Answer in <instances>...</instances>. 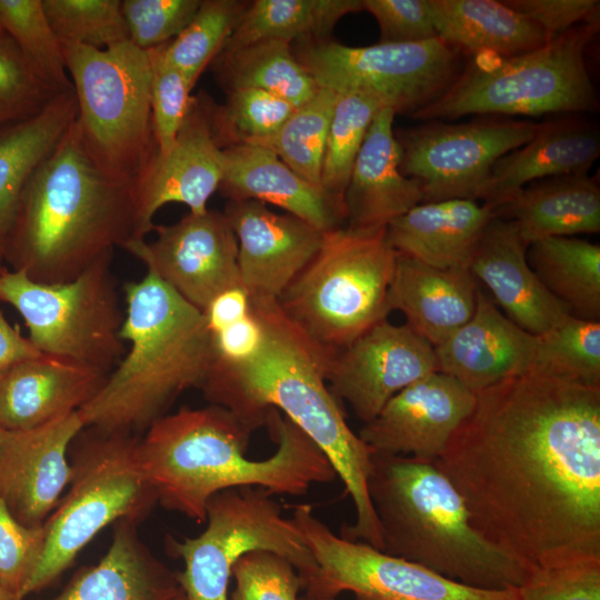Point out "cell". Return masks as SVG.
Listing matches in <instances>:
<instances>
[{
    "label": "cell",
    "instance_id": "obj_1",
    "mask_svg": "<svg viewBox=\"0 0 600 600\" xmlns=\"http://www.w3.org/2000/svg\"><path fill=\"white\" fill-rule=\"evenodd\" d=\"M433 463L530 573L600 560V388L542 371L499 381Z\"/></svg>",
    "mask_w": 600,
    "mask_h": 600
},
{
    "label": "cell",
    "instance_id": "obj_2",
    "mask_svg": "<svg viewBox=\"0 0 600 600\" xmlns=\"http://www.w3.org/2000/svg\"><path fill=\"white\" fill-rule=\"evenodd\" d=\"M266 329V343L251 362L236 368L211 366L201 387L204 398L234 413L252 431L278 410L326 454L350 494L356 521L341 537L383 549L378 518L368 493L374 451L349 427L327 378L337 350L310 339L283 312L278 300L251 298Z\"/></svg>",
    "mask_w": 600,
    "mask_h": 600
},
{
    "label": "cell",
    "instance_id": "obj_3",
    "mask_svg": "<svg viewBox=\"0 0 600 600\" xmlns=\"http://www.w3.org/2000/svg\"><path fill=\"white\" fill-rule=\"evenodd\" d=\"M266 426L277 450L251 460L253 431L221 406H183L154 420L139 438V453L158 503L204 523L207 503L219 491L261 487L273 496H303L338 478L321 449L278 410L268 411Z\"/></svg>",
    "mask_w": 600,
    "mask_h": 600
},
{
    "label": "cell",
    "instance_id": "obj_4",
    "mask_svg": "<svg viewBox=\"0 0 600 600\" xmlns=\"http://www.w3.org/2000/svg\"><path fill=\"white\" fill-rule=\"evenodd\" d=\"M138 236L132 181L102 169L76 120L28 181L4 261L41 283L68 282Z\"/></svg>",
    "mask_w": 600,
    "mask_h": 600
},
{
    "label": "cell",
    "instance_id": "obj_5",
    "mask_svg": "<svg viewBox=\"0 0 600 600\" xmlns=\"http://www.w3.org/2000/svg\"><path fill=\"white\" fill-rule=\"evenodd\" d=\"M120 329L129 351L97 394L78 410L84 428L144 432L187 389L203 386L213 361L202 311L152 271L123 287Z\"/></svg>",
    "mask_w": 600,
    "mask_h": 600
},
{
    "label": "cell",
    "instance_id": "obj_6",
    "mask_svg": "<svg viewBox=\"0 0 600 600\" xmlns=\"http://www.w3.org/2000/svg\"><path fill=\"white\" fill-rule=\"evenodd\" d=\"M368 493L383 552L480 589H519L530 577L474 529L463 498L433 461L374 452Z\"/></svg>",
    "mask_w": 600,
    "mask_h": 600
},
{
    "label": "cell",
    "instance_id": "obj_7",
    "mask_svg": "<svg viewBox=\"0 0 600 600\" xmlns=\"http://www.w3.org/2000/svg\"><path fill=\"white\" fill-rule=\"evenodd\" d=\"M600 24H579L544 46L510 58L469 60L454 83L412 118L457 120L467 116L541 117L598 109L586 50Z\"/></svg>",
    "mask_w": 600,
    "mask_h": 600
},
{
    "label": "cell",
    "instance_id": "obj_8",
    "mask_svg": "<svg viewBox=\"0 0 600 600\" xmlns=\"http://www.w3.org/2000/svg\"><path fill=\"white\" fill-rule=\"evenodd\" d=\"M74 440L69 490L43 524V549L20 600L56 581L107 526L139 523L158 503L136 434L86 427Z\"/></svg>",
    "mask_w": 600,
    "mask_h": 600
},
{
    "label": "cell",
    "instance_id": "obj_9",
    "mask_svg": "<svg viewBox=\"0 0 600 600\" xmlns=\"http://www.w3.org/2000/svg\"><path fill=\"white\" fill-rule=\"evenodd\" d=\"M397 256L386 228L329 230L278 303L310 339L339 351L391 312L388 290Z\"/></svg>",
    "mask_w": 600,
    "mask_h": 600
},
{
    "label": "cell",
    "instance_id": "obj_10",
    "mask_svg": "<svg viewBox=\"0 0 600 600\" xmlns=\"http://www.w3.org/2000/svg\"><path fill=\"white\" fill-rule=\"evenodd\" d=\"M62 49L87 149L111 176L132 181L156 149L149 51L129 40L107 49Z\"/></svg>",
    "mask_w": 600,
    "mask_h": 600
},
{
    "label": "cell",
    "instance_id": "obj_11",
    "mask_svg": "<svg viewBox=\"0 0 600 600\" xmlns=\"http://www.w3.org/2000/svg\"><path fill=\"white\" fill-rule=\"evenodd\" d=\"M112 252L62 283L33 281L22 271L0 273V301L23 318L28 339L43 354L108 376L126 353Z\"/></svg>",
    "mask_w": 600,
    "mask_h": 600
},
{
    "label": "cell",
    "instance_id": "obj_12",
    "mask_svg": "<svg viewBox=\"0 0 600 600\" xmlns=\"http://www.w3.org/2000/svg\"><path fill=\"white\" fill-rule=\"evenodd\" d=\"M261 487H237L213 494L206 508L207 527L194 538L167 541L183 560L177 580L186 600H229L232 568L246 553L264 550L287 559L303 583L317 563L291 518Z\"/></svg>",
    "mask_w": 600,
    "mask_h": 600
},
{
    "label": "cell",
    "instance_id": "obj_13",
    "mask_svg": "<svg viewBox=\"0 0 600 600\" xmlns=\"http://www.w3.org/2000/svg\"><path fill=\"white\" fill-rule=\"evenodd\" d=\"M292 50L319 87L337 93L366 91L397 114L411 117L439 100L466 64L464 56L439 38L366 47L299 41Z\"/></svg>",
    "mask_w": 600,
    "mask_h": 600
},
{
    "label": "cell",
    "instance_id": "obj_14",
    "mask_svg": "<svg viewBox=\"0 0 600 600\" xmlns=\"http://www.w3.org/2000/svg\"><path fill=\"white\" fill-rule=\"evenodd\" d=\"M290 518L317 563L303 583L306 598L336 599L350 591L358 600H520L519 589L470 587L337 536L313 514L311 504L294 506Z\"/></svg>",
    "mask_w": 600,
    "mask_h": 600
},
{
    "label": "cell",
    "instance_id": "obj_15",
    "mask_svg": "<svg viewBox=\"0 0 600 600\" xmlns=\"http://www.w3.org/2000/svg\"><path fill=\"white\" fill-rule=\"evenodd\" d=\"M539 126L500 116L424 121L394 131L400 170L418 183L422 202L478 201L496 161L529 141Z\"/></svg>",
    "mask_w": 600,
    "mask_h": 600
},
{
    "label": "cell",
    "instance_id": "obj_16",
    "mask_svg": "<svg viewBox=\"0 0 600 600\" xmlns=\"http://www.w3.org/2000/svg\"><path fill=\"white\" fill-rule=\"evenodd\" d=\"M152 231L154 241L134 240L124 249L200 311L220 292L242 286L237 238L223 212H189Z\"/></svg>",
    "mask_w": 600,
    "mask_h": 600
},
{
    "label": "cell",
    "instance_id": "obj_17",
    "mask_svg": "<svg viewBox=\"0 0 600 600\" xmlns=\"http://www.w3.org/2000/svg\"><path fill=\"white\" fill-rule=\"evenodd\" d=\"M437 371L434 348L409 326L386 319L338 351L327 382L367 423L398 392Z\"/></svg>",
    "mask_w": 600,
    "mask_h": 600
},
{
    "label": "cell",
    "instance_id": "obj_18",
    "mask_svg": "<svg viewBox=\"0 0 600 600\" xmlns=\"http://www.w3.org/2000/svg\"><path fill=\"white\" fill-rule=\"evenodd\" d=\"M223 178V148L210 119V103L193 97L189 112L166 153L157 149L132 180L138 236L153 230L158 210L168 203H183L192 213L208 210V201Z\"/></svg>",
    "mask_w": 600,
    "mask_h": 600
},
{
    "label": "cell",
    "instance_id": "obj_19",
    "mask_svg": "<svg viewBox=\"0 0 600 600\" xmlns=\"http://www.w3.org/2000/svg\"><path fill=\"white\" fill-rule=\"evenodd\" d=\"M474 402L476 393L437 371L392 397L358 436L376 453L434 461Z\"/></svg>",
    "mask_w": 600,
    "mask_h": 600
},
{
    "label": "cell",
    "instance_id": "obj_20",
    "mask_svg": "<svg viewBox=\"0 0 600 600\" xmlns=\"http://www.w3.org/2000/svg\"><path fill=\"white\" fill-rule=\"evenodd\" d=\"M84 429L78 411L47 424L6 430L0 443V497L27 527H42L69 486L68 449Z\"/></svg>",
    "mask_w": 600,
    "mask_h": 600
},
{
    "label": "cell",
    "instance_id": "obj_21",
    "mask_svg": "<svg viewBox=\"0 0 600 600\" xmlns=\"http://www.w3.org/2000/svg\"><path fill=\"white\" fill-rule=\"evenodd\" d=\"M223 213L237 238L241 282L251 298L278 300L322 244L323 231L256 200H229Z\"/></svg>",
    "mask_w": 600,
    "mask_h": 600
},
{
    "label": "cell",
    "instance_id": "obj_22",
    "mask_svg": "<svg viewBox=\"0 0 600 600\" xmlns=\"http://www.w3.org/2000/svg\"><path fill=\"white\" fill-rule=\"evenodd\" d=\"M539 338L508 319L478 288L472 317L434 347L439 372L473 393L537 369Z\"/></svg>",
    "mask_w": 600,
    "mask_h": 600
},
{
    "label": "cell",
    "instance_id": "obj_23",
    "mask_svg": "<svg viewBox=\"0 0 600 600\" xmlns=\"http://www.w3.org/2000/svg\"><path fill=\"white\" fill-rule=\"evenodd\" d=\"M527 248L512 221L496 216L478 242L469 271L490 291L492 301L508 319L540 336L570 312L532 271Z\"/></svg>",
    "mask_w": 600,
    "mask_h": 600
},
{
    "label": "cell",
    "instance_id": "obj_24",
    "mask_svg": "<svg viewBox=\"0 0 600 600\" xmlns=\"http://www.w3.org/2000/svg\"><path fill=\"white\" fill-rule=\"evenodd\" d=\"M396 114L389 107L377 114L354 160L343 194L346 227L350 229H384L422 202L418 183L400 170Z\"/></svg>",
    "mask_w": 600,
    "mask_h": 600
},
{
    "label": "cell",
    "instance_id": "obj_25",
    "mask_svg": "<svg viewBox=\"0 0 600 600\" xmlns=\"http://www.w3.org/2000/svg\"><path fill=\"white\" fill-rule=\"evenodd\" d=\"M219 189L229 200H256L277 206L323 232L343 227L346 222L344 201L304 180L262 146L224 147Z\"/></svg>",
    "mask_w": 600,
    "mask_h": 600
},
{
    "label": "cell",
    "instance_id": "obj_26",
    "mask_svg": "<svg viewBox=\"0 0 600 600\" xmlns=\"http://www.w3.org/2000/svg\"><path fill=\"white\" fill-rule=\"evenodd\" d=\"M599 154L600 134L596 123L578 114L540 122L529 141L496 161L479 200L494 211L533 181L589 172Z\"/></svg>",
    "mask_w": 600,
    "mask_h": 600
},
{
    "label": "cell",
    "instance_id": "obj_27",
    "mask_svg": "<svg viewBox=\"0 0 600 600\" xmlns=\"http://www.w3.org/2000/svg\"><path fill=\"white\" fill-rule=\"evenodd\" d=\"M108 376L47 354L13 367L0 381V424L29 430L81 409Z\"/></svg>",
    "mask_w": 600,
    "mask_h": 600
},
{
    "label": "cell",
    "instance_id": "obj_28",
    "mask_svg": "<svg viewBox=\"0 0 600 600\" xmlns=\"http://www.w3.org/2000/svg\"><path fill=\"white\" fill-rule=\"evenodd\" d=\"M478 288L469 269H438L398 253L388 306L434 348L472 317Z\"/></svg>",
    "mask_w": 600,
    "mask_h": 600
},
{
    "label": "cell",
    "instance_id": "obj_29",
    "mask_svg": "<svg viewBox=\"0 0 600 600\" xmlns=\"http://www.w3.org/2000/svg\"><path fill=\"white\" fill-rule=\"evenodd\" d=\"M489 206L467 199L422 202L386 228L400 254L438 269H469L487 226L496 217Z\"/></svg>",
    "mask_w": 600,
    "mask_h": 600
},
{
    "label": "cell",
    "instance_id": "obj_30",
    "mask_svg": "<svg viewBox=\"0 0 600 600\" xmlns=\"http://www.w3.org/2000/svg\"><path fill=\"white\" fill-rule=\"evenodd\" d=\"M137 527L116 522L106 554L51 600H173L181 591L177 576L140 540Z\"/></svg>",
    "mask_w": 600,
    "mask_h": 600
},
{
    "label": "cell",
    "instance_id": "obj_31",
    "mask_svg": "<svg viewBox=\"0 0 600 600\" xmlns=\"http://www.w3.org/2000/svg\"><path fill=\"white\" fill-rule=\"evenodd\" d=\"M589 172L533 181L494 209L523 243L600 231V188Z\"/></svg>",
    "mask_w": 600,
    "mask_h": 600
},
{
    "label": "cell",
    "instance_id": "obj_32",
    "mask_svg": "<svg viewBox=\"0 0 600 600\" xmlns=\"http://www.w3.org/2000/svg\"><path fill=\"white\" fill-rule=\"evenodd\" d=\"M438 38L468 57L510 58L552 39L502 0H428Z\"/></svg>",
    "mask_w": 600,
    "mask_h": 600
},
{
    "label": "cell",
    "instance_id": "obj_33",
    "mask_svg": "<svg viewBox=\"0 0 600 600\" xmlns=\"http://www.w3.org/2000/svg\"><path fill=\"white\" fill-rule=\"evenodd\" d=\"M77 118L73 88L57 94L40 112L0 127V247L13 223L21 194L43 160Z\"/></svg>",
    "mask_w": 600,
    "mask_h": 600
},
{
    "label": "cell",
    "instance_id": "obj_34",
    "mask_svg": "<svg viewBox=\"0 0 600 600\" xmlns=\"http://www.w3.org/2000/svg\"><path fill=\"white\" fill-rule=\"evenodd\" d=\"M543 287L570 314L600 321V246L576 237H551L527 248Z\"/></svg>",
    "mask_w": 600,
    "mask_h": 600
},
{
    "label": "cell",
    "instance_id": "obj_35",
    "mask_svg": "<svg viewBox=\"0 0 600 600\" xmlns=\"http://www.w3.org/2000/svg\"><path fill=\"white\" fill-rule=\"evenodd\" d=\"M360 10L362 0H256L247 4L222 50L267 40H326L342 17Z\"/></svg>",
    "mask_w": 600,
    "mask_h": 600
},
{
    "label": "cell",
    "instance_id": "obj_36",
    "mask_svg": "<svg viewBox=\"0 0 600 600\" xmlns=\"http://www.w3.org/2000/svg\"><path fill=\"white\" fill-rule=\"evenodd\" d=\"M213 66L227 91L257 88L296 107L310 100L319 89L293 53L292 43L286 41L267 40L223 49Z\"/></svg>",
    "mask_w": 600,
    "mask_h": 600
},
{
    "label": "cell",
    "instance_id": "obj_37",
    "mask_svg": "<svg viewBox=\"0 0 600 600\" xmlns=\"http://www.w3.org/2000/svg\"><path fill=\"white\" fill-rule=\"evenodd\" d=\"M336 101L334 91L319 87L316 94L297 107L272 137L258 146L268 148L297 174L321 187L323 157Z\"/></svg>",
    "mask_w": 600,
    "mask_h": 600
},
{
    "label": "cell",
    "instance_id": "obj_38",
    "mask_svg": "<svg viewBox=\"0 0 600 600\" xmlns=\"http://www.w3.org/2000/svg\"><path fill=\"white\" fill-rule=\"evenodd\" d=\"M386 107L381 98L366 91L337 93L321 171V187L328 194L343 201L368 129Z\"/></svg>",
    "mask_w": 600,
    "mask_h": 600
},
{
    "label": "cell",
    "instance_id": "obj_39",
    "mask_svg": "<svg viewBox=\"0 0 600 600\" xmlns=\"http://www.w3.org/2000/svg\"><path fill=\"white\" fill-rule=\"evenodd\" d=\"M246 7V2L237 0H201L186 28L163 44L166 59L192 88L222 50Z\"/></svg>",
    "mask_w": 600,
    "mask_h": 600
},
{
    "label": "cell",
    "instance_id": "obj_40",
    "mask_svg": "<svg viewBox=\"0 0 600 600\" xmlns=\"http://www.w3.org/2000/svg\"><path fill=\"white\" fill-rule=\"evenodd\" d=\"M289 101L257 88L228 90L226 103L212 108L210 119L218 143L259 144L272 137L296 110Z\"/></svg>",
    "mask_w": 600,
    "mask_h": 600
},
{
    "label": "cell",
    "instance_id": "obj_41",
    "mask_svg": "<svg viewBox=\"0 0 600 600\" xmlns=\"http://www.w3.org/2000/svg\"><path fill=\"white\" fill-rule=\"evenodd\" d=\"M538 338L536 371L600 388V321L568 314Z\"/></svg>",
    "mask_w": 600,
    "mask_h": 600
},
{
    "label": "cell",
    "instance_id": "obj_42",
    "mask_svg": "<svg viewBox=\"0 0 600 600\" xmlns=\"http://www.w3.org/2000/svg\"><path fill=\"white\" fill-rule=\"evenodd\" d=\"M0 30L47 80L60 90L72 88L62 43L46 16L42 0H0Z\"/></svg>",
    "mask_w": 600,
    "mask_h": 600
},
{
    "label": "cell",
    "instance_id": "obj_43",
    "mask_svg": "<svg viewBox=\"0 0 600 600\" xmlns=\"http://www.w3.org/2000/svg\"><path fill=\"white\" fill-rule=\"evenodd\" d=\"M62 44L107 49L129 40L121 0H42Z\"/></svg>",
    "mask_w": 600,
    "mask_h": 600
},
{
    "label": "cell",
    "instance_id": "obj_44",
    "mask_svg": "<svg viewBox=\"0 0 600 600\" xmlns=\"http://www.w3.org/2000/svg\"><path fill=\"white\" fill-rule=\"evenodd\" d=\"M62 91L0 32V127L34 116Z\"/></svg>",
    "mask_w": 600,
    "mask_h": 600
},
{
    "label": "cell",
    "instance_id": "obj_45",
    "mask_svg": "<svg viewBox=\"0 0 600 600\" xmlns=\"http://www.w3.org/2000/svg\"><path fill=\"white\" fill-rule=\"evenodd\" d=\"M151 60L150 107L156 149L166 153L189 112L192 87L163 54V44L148 50Z\"/></svg>",
    "mask_w": 600,
    "mask_h": 600
},
{
    "label": "cell",
    "instance_id": "obj_46",
    "mask_svg": "<svg viewBox=\"0 0 600 600\" xmlns=\"http://www.w3.org/2000/svg\"><path fill=\"white\" fill-rule=\"evenodd\" d=\"M236 587L229 600H299L302 581L283 557L264 550L242 556L232 568Z\"/></svg>",
    "mask_w": 600,
    "mask_h": 600
},
{
    "label": "cell",
    "instance_id": "obj_47",
    "mask_svg": "<svg viewBox=\"0 0 600 600\" xmlns=\"http://www.w3.org/2000/svg\"><path fill=\"white\" fill-rule=\"evenodd\" d=\"M201 0H122L129 41L150 50L174 39L194 17Z\"/></svg>",
    "mask_w": 600,
    "mask_h": 600
},
{
    "label": "cell",
    "instance_id": "obj_48",
    "mask_svg": "<svg viewBox=\"0 0 600 600\" xmlns=\"http://www.w3.org/2000/svg\"><path fill=\"white\" fill-rule=\"evenodd\" d=\"M43 543V526L32 528L20 523L0 497V586L12 600H20L39 562Z\"/></svg>",
    "mask_w": 600,
    "mask_h": 600
},
{
    "label": "cell",
    "instance_id": "obj_49",
    "mask_svg": "<svg viewBox=\"0 0 600 600\" xmlns=\"http://www.w3.org/2000/svg\"><path fill=\"white\" fill-rule=\"evenodd\" d=\"M520 600H600V560L537 570L519 588Z\"/></svg>",
    "mask_w": 600,
    "mask_h": 600
},
{
    "label": "cell",
    "instance_id": "obj_50",
    "mask_svg": "<svg viewBox=\"0 0 600 600\" xmlns=\"http://www.w3.org/2000/svg\"><path fill=\"white\" fill-rule=\"evenodd\" d=\"M376 19L378 43H418L438 38L428 0H362Z\"/></svg>",
    "mask_w": 600,
    "mask_h": 600
},
{
    "label": "cell",
    "instance_id": "obj_51",
    "mask_svg": "<svg viewBox=\"0 0 600 600\" xmlns=\"http://www.w3.org/2000/svg\"><path fill=\"white\" fill-rule=\"evenodd\" d=\"M524 16L551 38L579 24H600L598 0H502Z\"/></svg>",
    "mask_w": 600,
    "mask_h": 600
},
{
    "label": "cell",
    "instance_id": "obj_52",
    "mask_svg": "<svg viewBox=\"0 0 600 600\" xmlns=\"http://www.w3.org/2000/svg\"><path fill=\"white\" fill-rule=\"evenodd\" d=\"M213 361L211 366L236 368L251 362L266 343V329L251 312L238 322L211 334Z\"/></svg>",
    "mask_w": 600,
    "mask_h": 600
},
{
    "label": "cell",
    "instance_id": "obj_53",
    "mask_svg": "<svg viewBox=\"0 0 600 600\" xmlns=\"http://www.w3.org/2000/svg\"><path fill=\"white\" fill-rule=\"evenodd\" d=\"M250 312L251 297L243 286H236L220 292L202 311L211 334L238 322Z\"/></svg>",
    "mask_w": 600,
    "mask_h": 600
},
{
    "label": "cell",
    "instance_id": "obj_54",
    "mask_svg": "<svg viewBox=\"0 0 600 600\" xmlns=\"http://www.w3.org/2000/svg\"><path fill=\"white\" fill-rule=\"evenodd\" d=\"M41 352L0 311V381L17 364Z\"/></svg>",
    "mask_w": 600,
    "mask_h": 600
},
{
    "label": "cell",
    "instance_id": "obj_55",
    "mask_svg": "<svg viewBox=\"0 0 600 600\" xmlns=\"http://www.w3.org/2000/svg\"><path fill=\"white\" fill-rule=\"evenodd\" d=\"M0 600H12L10 594L0 586Z\"/></svg>",
    "mask_w": 600,
    "mask_h": 600
},
{
    "label": "cell",
    "instance_id": "obj_56",
    "mask_svg": "<svg viewBox=\"0 0 600 600\" xmlns=\"http://www.w3.org/2000/svg\"><path fill=\"white\" fill-rule=\"evenodd\" d=\"M3 261H4V253L3 249L0 247V273L3 272L6 269L3 268Z\"/></svg>",
    "mask_w": 600,
    "mask_h": 600
},
{
    "label": "cell",
    "instance_id": "obj_57",
    "mask_svg": "<svg viewBox=\"0 0 600 600\" xmlns=\"http://www.w3.org/2000/svg\"><path fill=\"white\" fill-rule=\"evenodd\" d=\"M173 600H186V597H184L182 590L180 591V593Z\"/></svg>",
    "mask_w": 600,
    "mask_h": 600
},
{
    "label": "cell",
    "instance_id": "obj_58",
    "mask_svg": "<svg viewBox=\"0 0 600 600\" xmlns=\"http://www.w3.org/2000/svg\"><path fill=\"white\" fill-rule=\"evenodd\" d=\"M4 433H6V429H3L2 426L0 424V443L4 437Z\"/></svg>",
    "mask_w": 600,
    "mask_h": 600
},
{
    "label": "cell",
    "instance_id": "obj_59",
    "mask_svg": "<svg viewBox=\"0 0 600 600\" xmlns=\"http://www.w3.org/2000/svg\"><path fill=\"white\" fill-rule=\"evenodd\" d=\"M300 600H336V599H310V598L303 597V598L300 599Z\"/></svg>",
    "mask_w": 600,
    "mask_h": 600
},
{
    "label": "cell",
    "instance_id": "obj_60",
    "mask_svg": "<svg viewBox=\"0 0 600 600\" xmlns=\"http://www.w3.org/2000/svg\"><path fill=\"white\" fill-rule=\"evenodd\" d=\"M0 32H1V30H0Z\"/></svg>",
    "mask_w": 600,
    "mask_h": 600
}]
</instances>
